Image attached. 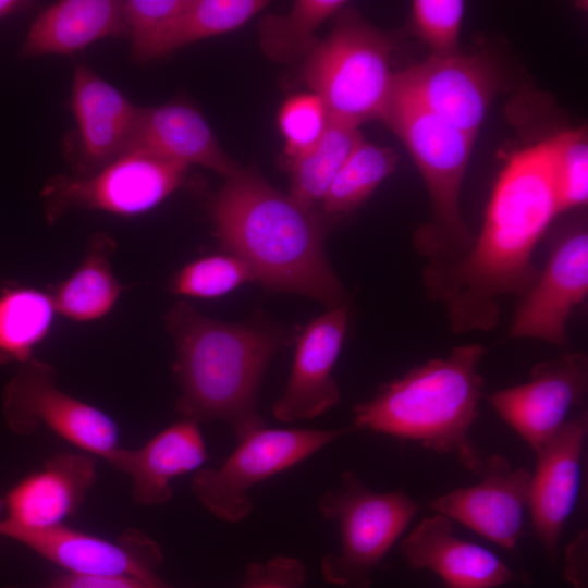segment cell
Returning a JSON list of instances; mask_svg holds the SVG:
<instances>
[{
    "label": "cell",
    "instance_id": "obj_1",
    "mask_svg": "<svg viewBox=\"0 0 588 588\" xmlns=\"http://www.w3.org/2000/svg\"><path fill=\"white\" fill-rule=\"evenodd\" d=\"M560 215L550 139L514 151L490 195L481 231L460 259L425 266L422 284L454 333L486 332L505 297H522L540 269L537 244Z\"/></svg>",
    "mask_w": 588,
    "mask_h": 588
},
{
    "label": "cell",
    "instance_id": "obj_2",
    "mask_svg": "<svg viewBox=\"0 0 588 588\" xmlns=\"http://www.w3.org/2000/svg\"><path fill=\"white\" fill-rule=\"evenodd\" d=\"M209 211L220 243L264 286L307 295L330 309L346 305L313 209L241 169L212 197Z\"/></svg>",
    "mask_w": 588,
    "mask_h": 588
},
{
    "label": "cell",
    "instance_id": "obj_3",
    "mask_svg": "<svg viewBox=\"0 0 588 588\" xmlns=\"http://www.w3.org/2000/svg\"><path fill=\"white\" fill-rule=\"evenodd\" d=\"M167 322L176 345L175 409L182 419L225 421L238 440L265 427L257 395L284 335L275 329L208 318L185 302L169 311Z\"/></svg>",
    "mask_w": 588,
    "mask_h": 588
},
{
    "label": "cell",
    "instance_id": "obj_4",
    "mask_svg": "<svg viewBox=\"0 0 588 588\" xmlns=\"http://www.w3.org/2000/svg\"><path fill=\"white\" fill-rule=\"evenodd\" d=\"M483 355L481 344H466L416 366L357 404L351 427L416 442L454 457L478 476L486 457L470 439V429L485 387L479 370Z\"/></svg>",
    "mask_w": 588,
    "mask_h": 588
},
{
    "label": "cell",
    "instance_id": "obj_5",
    "mask_svg": "<svg viewBox=\"0 0 588 588\" xmlns=\"http://www.w3.org/2000/svg\"><path fill=\"white\" fill-rule=\"evenodd\" d=\"M383 120L403 142L430 197L431 220L416 233L417 252L428 258L426 266L462 258L475 238L460 206L475 137L434 115L395 85Z\"/></svg>",
    "mask_w": 588,
    "mask_h": 588
},
{
    "label": "cell",
    "instance_id": "obj_6",
    "mask_svg": "<svg viewBox=\"0 0 588 588\" xmlns=\"http://www.w3.org/2000/svg\"><path fill=\"white\" fill-rule=\"evenodd\" d=\"M392 50L381 30L347 15L309 53L303 77L331 120L358 127L384 117L395 78Z\"/></svg>",
    "mask_w": 588,
    "mask_h": 588
},
{
    "label": "cell",
    "instance_id": "obj_7",
    "mask_svg": "<svg viewBox=\"0 0 588 588\" xmlns=\"http://www.w3.org/2000/svg\"><path fill=\"white\" fill-rule=\"evenodd\" d=\"M318 509L340 532L339 551L321 560L322 577L342 588H370L382 560L420 505L403 490L376 492L347 470L321 495Z\"/></svg>",
    "mask_w": 588,
    "mask_h": 588
},
{
    "label": "cell",
    "instance_id": "obj_8",
    "mask_svg": "<svg viewBox=\"0 0 588 588\" xmlns=\"http://www.w3.org/2000/svg\"><path fill=\"white\" fill-rule=\"evenodd\" d=\"M188 167L131 149L88 175L57 174L40 192L45 217L53 224L84 209L117 216L145 213L186 183Z\"/></svg>",
    "mask_w": 588,
    "mask_h": 588
},
{
    "label": "cell",
    "instance_id": "obj_9",
    "mask_svg": "<svg viewBox=\"0 0 588 588\" xmlns=\"http://www.w3.org/2000/svg\"><path fill=\"white\" fill-rule=\"evenodd\" d=\"M351 431H354L352 427L321 430L259 428L242 438L220 467L198 469L192 479V491L219 519L241 522L253 510L250 488L302 463Z\"/></svg>",
    "mask_w": 588,
    "mask_h": 588
},
{
    "label": "cell",
    "instance_id": "obj_10",
    "mask_svg": "<svg viewBox=\"0 0 588 588\" xmlns=\"http://www.w3.org/2000/svg\"><path fill=\"white\" fill-rule=\"evenodd\" d=\"M56 378L57 370L49 363L33 357L20 364L2 393L8 427L27 436L46 426L82 451L109 462L120 448L115 421L59 389Z\"/></svg>",
    "mask_w": 588,
    "mask_h": 588
},
{
    "label": "cell",
    "instance_id": "obj_11",
    "mask_svg": "<svg viewBox=\"0 0 588 588\" xmlns=\"http://www.w3.org/2000/svg\"><path fill=\"white\" fill-rule=\"evenodd\" d=\"M587 295L588 230L586 219L580 216L554 236L544 267L520 297L510 336L566 348L571 315Z\"/></svg>",
    "mask_w": 588,
    "mask_h": 588
},
{
    "label": "cell",
    "instance_id": "obj_12",
    "mask_svg": "<svg viewBox=\"0 0 588 588\" xmlns=\"http://www.w3.org/2000/svg\"><path fill=\"white\" fill-rule=\"evenodd\" d=\"M587 389V356L573 352L536 364L526 382L495 391L488 401L537 452L583 405Z\"/></svg>",
    "mask_w": 588,
    "mask_h": 588
},
{
    "label": "cell",
    "instance_id": "obj_13",
    "mask_svg": "<svg viewBox=\"0 0 588 588\" xmlns=\"http://www.w3.org/2000/svg\"><path fill=\"white\" fill-rule=\"evenodd\" d=\"M0 536L16 540L71 574L128 576L164 584L156 573L163 554L159 544L138 529H127L108 540L61 525L28 530L0 520Z\"/></svg>",
    "mask_w": 588,
    "mask_h": 588
},
{
    "label": "cell",
    "instance_id": "obj_14",
    "mask_svg": "<svg viewBox=\"0 0 588 588\" xmlns=\"http://www.w3.org/2000/svg\"><path fill=\"white\" fill-rule=\"evenodd\" d=\"M68 106L76 128L64 151L74 174L94 173L128 150L139 107L85 62L74 68Z\"/></svg>",
    "mask_w": 588,
    "mask_h": 588
},
{
    "label": "cell",
    "instance_id": "obj_15",
    "mask_svg": "<svg viewBox=\"0 0 588 588\" xmlns=\"http://www.w3.org/2000/svg\"><path fill=\"white\" fill-rule=\"evenodd\" d=\"M395 87L454 127L476 137L497 93V76L479 56H431L395 74Z\"/></svg>",
    "mask_w": 588,
    "mask_h": 588
},
{
    "label": "cell",
    "instance_id": "obj_16",
    "mask_svg": "<svg viewBox=\"0 0 588 588\" xmlns=\"http://www.w3.org/2000/svg\"><path fill=\"white\" fill-rule=\"evenodd\" d=\"M480 480L431 500L426 506L499 547L512 550L523 535L530 471L504 456L485 458Z\"/></svg>",
    "mask_w": 588,
    "mask_h": 588
},
{
    "label": "cell",
    "instance_id": "obj_17",
    "mask_svg": "<svg viewBox=\"0 0 588 588\" xmlns=\"http://www.w3.org/2000/svg\"><path fill=\"white\" fill-rule=\"evenodd\" d=\"M588 415L572 416L536 453L527 510L535 532L550 559H555L563 529L573 513L581 479Z\"/></svg>",
    "mask_w": 588,
    "mask_h": 588
},
{
    "label": "cell",
    "instance_id": "obj_18",
    "mask_svg": "<svg viewBox=\"0 0 588 588\" xmlns=\"http://www.w3.org/2000/svg\"><path fill=\"white\" fill-rule=\"evenodd\" d=\"M401 553L414 569L439 576L445 588H495L530 583L482 546L461 539L452 520L441 514L425 517L402 541Z\"/></svg>",
    "mask_w": 588,
    "mask_h": 588
},
{
    "label": "cell",
    "instance_id": "obj_19",
    "mask_svg": "<svg viewBox=\"0 0 588 588\" xmlns=\"http://www.w3.org/2000/svg\"><path fill=\"white\" fill-rule=\"evenodd\" d=\"M347 322L348 308L343 305L329 309L304 329L285 391L272 407L278 420L292 422L315 418L340 401L332 369L344 342Z\"/></svg>",
    "mask_w": 588,
    "mask_h": 588
},
{
    "label": "cell",
    "instance_id": "obj_20",
    "mask_svg": "<svg viewBox=\"0 0 588 588\" xmlns=\"http://www.w3.org/2000/svg\"><path fill=\"white\" fill-rule=\"evenodd\" d=\"M96 457L86 452H63L48 458L7 494L11 527L42 530L64 525L96 482Z\"/></svg>",
    "mask_w": 588,
    "mask_h": 588
},
{
    "label": "cell",
    "instance_id": "obj_21",
    "mask_svg": "<svg viewBox=\"0 0 588 588\" xmlns=\"http://www.w3.org/2000/svg\"><path fill=\"white\" fill-rule=\"evenodd\" d=\"M131 149L188 168L201 166L225 179L241 170L221 148L200 111L186 101L139 107Z\"/></svg>",
    "mask_w": 588,
    "mask_h": 588
},
{
    "label": "cell",
    "instance_id": "obj_22",
    "mask_svg": "<svg viewBox=\"0 0 588 588\" xmlns=\"http://www.w3.org/2000/svg\"><path fill=\"white\" fill-rule=\"evenodd\" d=\"M206 458L198 424L182 419L138 449L119 448L108 463L131 478L137 504L157 506L172 498L173 479L196 470Z\"/></svg>",
    "mask_w": 588,
    "mask_h": 588
},
{
    "label": "cell",
    "instance_id": "obj_23",
    "mask_svg": "<svg viewBox=\"0 0 588 588\" xmlns=\"http://www.w3.org/2000/svg\"><path fill=\"white\" fill-rule=\"evenodd\" d=\"M122 35H126L123 1L61 0L34 19L19 57L70 56L97 40Z\"/></svg>",
    "mask_w": 588,
    "mask_h": 588
},
{
    "label": "cell",
    "instance_id": "obj_24",
    "mask_svg": "<svg viewBox=\"0 0 588 588\" xmlns=\"http://www.w3.org/2000/svg\"><path fill=\"white\" fill-rule=\"evenodd\" d=\"M117 242L105 232L93 235L75 271L49 291L56 313L87 322L105 317L125 289L114 277L110 259Z\"/></svg>",
    "mask_w": 588,
    "mask_h": 588
},
{
    "label": "cell",
    "instance_id": "obj_25",
    "mask_svg": "<svg viewBox=\"0 0 588 588\" xmlns=\"http://www.w3.org/2000/svg\"><path fill=\"white\" fill-rule=\"evenodd\" d=\"M56 314L50 292L10 284L0 289V364H23L48 335Z\"/></svg>",
    "mask_w": 588,
    "mask_h": 588
},
{
    "label": "cell",
    "instance_id": "obj_26",
    "mask_svg": "<svg viewBox=\"0 0 588 588\" xmlns=\"http://www.w3.org/2000/svg\"><path fill=\"white\" fill-rule=\"evenodd\" d=\"M362 139L357 126L330 119L319 140L291 160L290 196L310 209L321 203L345 160Z\"/></svg>",
    "mask_w": 588,
    "mask_h": 588
},
{
    "label": "cell",
    "instance_id": "obj_27",
    "mask_svg": "<svg viewBox=\"0 0 588 588\" xmlns=\"http://www.w3.org/2000/svg\"><path fill=\"white\" fill-rule=\"evenodd\" d=\"M346 4L343 0H298L283 15H267L259 25L264 53L278 62L308 57L319 41L317 28Z\"/></svg>",
    "mask_w": 588,
    "mask_h": 588
},
{
    "label": "cell",
    "instance_id": "obj_28",
    "mask_svg": "<svg viewBox=\"0 0 588 588\" xmlns=\"http://www.w3.org/2000/svg\"><path fill=\"white\" fill-rule=\"evenodd\" d=\"M397 159L393 149L363 138L324 195L321 201L324 211L330 215H347L356 210L395 170Z\"/></svg>",
    "mask_w": 588,
    "mask_h": 588
},
{
    "label": "cell",
    "instance_id": "obj_29",
    "mask_svg": "<svg viewBox=\"0 0 588 588\" xmlns=\"http://www.w3.org/2000/svg\"><path fill=\"white\" fill-rule=\"evenodd\" d=\"M268 5L264 0H189L166 38L161 57L243 26Z\"/></svg>",
    "mask_w": 588,
    "mask_h": 588
},
{
    "label": "cell",
    "instance_id": "obj_30",
    "mask_svg": "<svg viewBox=\"0 0 588 588\" xmlns=\"http://www.w3.org/2000/svg\"><path fill=\"white\" fill-rule=\"evenodd\" d=\"M189 0L123 1L131 56L138 63L161 58V49Z\"/></svg>",
    "mask_w": 588,
    "mask_h": 588
},
{
    "label": "cell",
    "instance_id": "obj_31",
    "mask_svg": "<svg viewBox=\"0 0 588 588\" xmlns=\"http://www.w3.org/2000/svg\"><path fill=\"white\" fill-rule=\"evenodd\" d=\"M555 194L560 213L588 201V140L586 128H569L550 138Z\"/></svg>",
    "mask_w": 588,
    "mask_h": 588
},
{
    "label": "cell",
    "instance_id": "obj_32",
    "mask_svg": "<svg viewBox=\"0 0 588 588\" xmlns=\"http://www.w3.org/2000/svg\"><path fill=\"white\" fill-rule=\"evenodd\" d=\"M254 280L250 267L243 259L232 254L212 255L184 266L172 278L170 291L177 295L212 298Z\"/></svg>",
    "mask_w": 588,
    "mask_h": 588
},
{
    "label": "cell",
    "instance_id": "obj_33",
    "mask_svg": "<svg viewBox=\"0 0 588 588\" xmlns=\"http://www.w3.org/2000/svg\"><path fill=\"white\" fill-rule=\"evenodd\" d=\"M329 122L326 106L314 93L289 98L281 107L278 119L286 156L293 160L308 150L322 136Z\"/></svg>",
    "mask_w": 588,
    "mask_h": 588
},
{
    "label": "cell",
    "instance_id": "obj_34",
    "mask_svg": "<svg viewBox=\"0 0 588 588\" xmlns=\"http://www.w3.org/2000/svg\"><path fill=\"white\" fill-rule=\"evenodd\" d=\"M465 4L461 0H415L412 25L432 56L458 51V38Z\"/></svg>",
    "mask_w": 588,
    "mask_h": 588
},
{
    "label": "cell",
    "instance_id": "obj_35",
    "mask_svg": "<svg viewBox=\"0 0 588 588\" xmlns=\"http://www.w3.org/2000/svg\"><path fill=\"white\" fill-rule=\"evenodd\" d=\"M306 567L296 558L278 555L265 563H252L242 588H301Z\"/></svg>",
    "mask_w": 588,
    "mask_h": 588
},
{
    "label": "cell",
    "instance_id": "obj_36",
    "mask_svg": "<svg viewBox=\"0 0 588 588\" xmlns=\"http://www.w3.org/2000/svg\"><path fill=\"white\" fill-rule=\"evenodd\" d=\"M42 588H170L128 576H88L71 574L53 579Z\"/></svg>",
    "mask_w": 588,
    "mask_h": 588
},
{
    "label": "cell",
    "instance_id": "obj_37",
    "mask_svg": "<svg viewBox=\"0 0 588 588\" xmlns=\"http://www.w3.org/2000/svg\"><path fill=\"white\" fill-rule=\"evenodd\" d=\"M564 576L574 588H588L586 530L581 531L565 551Z\"/></svg>",
    "mask_w": 588,
    "mask_h": 588
},
{
    "label": "cell",
    "instance_id": "obj_38",
    "mask_svg": "<svg viewBox=\"0 0 588 588\" xmlns=\"http://www.w3.org/2000/svg\"><path fill=\"white\" fill-rule=\"evenodd\" d=\"M34 7L33 1L0 0V21L12 14L27 11Z\"/></svg>",
    "mask_w": 588,
    "mask_h": 588
},
{
    "label": "cell",
    "instance_id": "obj_39",
    "mask_svg": "<svg viewBox=\"0 0 588 588\" xmlns=\"http://www.w3.org/2000/svg\"><path fill=\"white\" fill-rule=\"evenodd\" d=\"M2 504H3V503H2V501L0 500V510H1V507H2Z\"/></svg>",
    "mask_w": 588,
    "mask_h": 588
}]
</instances>
